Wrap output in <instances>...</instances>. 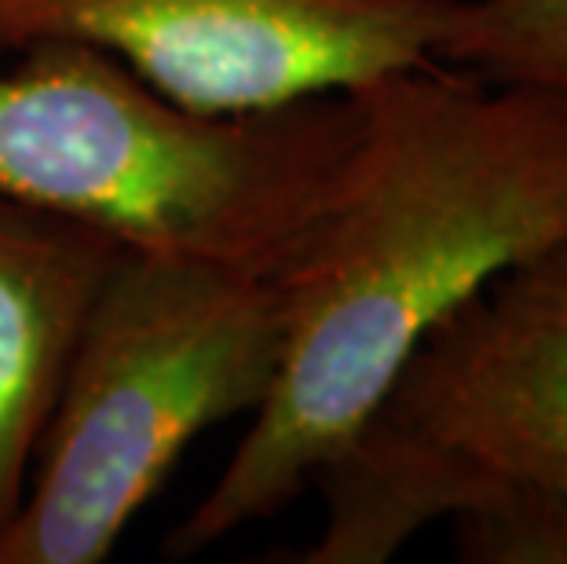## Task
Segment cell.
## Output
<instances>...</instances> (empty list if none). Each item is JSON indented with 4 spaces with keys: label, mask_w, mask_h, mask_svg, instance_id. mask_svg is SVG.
Returning <instances> with one entry per match:
<instances>
[{
    "label": "cell",
    "mask_w": 567,
    "mask_h": 564,
    "mask_svg": "<svg viewBox=\"0 0 567 564\" xmlns=\"http://www.w3.org/2000/svg\"><path fill=\"white\" fill-rule=\"evenodd\" d=\"M122 257L125 246L100 227L0 195V539L27 499L89 311Z\"/></svg>",
    "instance_id": "cell-6"
},
{
    "label": "cell",
    "mask_w": 567,
    "mask_h": 564,
    "mask_svg": "<svg viewBox=\"0 0 567 564\" xmlns=\"http://www.w3.org/2000/svg\"><path fill=\"white\" fill-rule=\"evenodd\" d=\"M457 561L567 564V495L509 484L454 517Z\"/></svg>",
    "instance_id": "cell-8"
},
{
    "label": "cell",
    "mask_w": 567,
    "mask_h": 564,
    "mask_svg": "<svg viewBox=\"0 0 567 564\" xmlns=\"http://www.w3.org/2000/svg\"><path fill=\"white\" fill-rule=\"evenodd\" d=\"M352 136V92L205 114L89 44H30L0 66V195L125 249L279 275Z\"/></svg>",
    "instance_id": "cell-2"
},
{
    "label": "cell",
    "mask_w": 567,
    "mask_h": 564,
    "mask_svg": "<svg viewBox=\"0 0 567 564\" xmlns=\"http://www.w3.org/2000/svg\"><path fill=\"white\" fill-rule=\"evenodd\" d=\"M509 484L567 495V238L421 338L359 433L311 473L326 524L300 561L384 564Z\"/></svg>",
    "instance_id": "cell-4"
},
{
    "label": "cell",
    "mask_w": 567,
    "mask_h": 564,
    "mask_svg": "<svg viewBox=\"0 0 567 564\" xmlns=\"http://www.w3.org/2000/svg\"><path fill=\"white\" fill-rule=\"evenodd\" d=\"M282 356L275 275L125 249L95 297L0 564H95L184 451L268 400Z\"/></svg>",
    "instance_id": "cell-3"
},
{
    "label": "cell",
    "mask_w": 567,
    "mask_h": 564,
    "mask_svg": "<svg viewBox=\"0 0 567 564\" xmlns=\"http://www.w3.org/2000/svg\"><path fill=\"white\" fill-rule=\"evenodd\" d=\"M436 63L567 92V0H457Z\"/></svg>",
    "instance_id": "cell-7"
},
{
    "label": "cell",
    "mask_w": 567,
    "mask_h": 564,
    "mask_svg": "<svg viewBox=\"0 0 567 564\" xmlns=\"http://www.w3.org/2000/svg\"><path fill=\"white\" fill-rule=\"evenodd\" d=\"M352 100L355 136L275 275V386L209 495L168 535L173 557L286 510L436 322L567 238V92L429 63Z\"/></svg>",
    "instance_id": "cell-1"
},
{
    "label": "cell",
    "mask_w": 567,
    "mask_h": 564,
    "mask_svg": "<svg viewBox=\"0 0 567 564\" xmlns=\"http://www.w3.org/2000/svg\"><path fill=\"white\" fill-rule=\"evenodd\" d=\"M457 0H0V59L74 41L176 103L249 114L436 63Z\"/></svg>",
    "instance_id": "cell-5"
}]
</instances>
